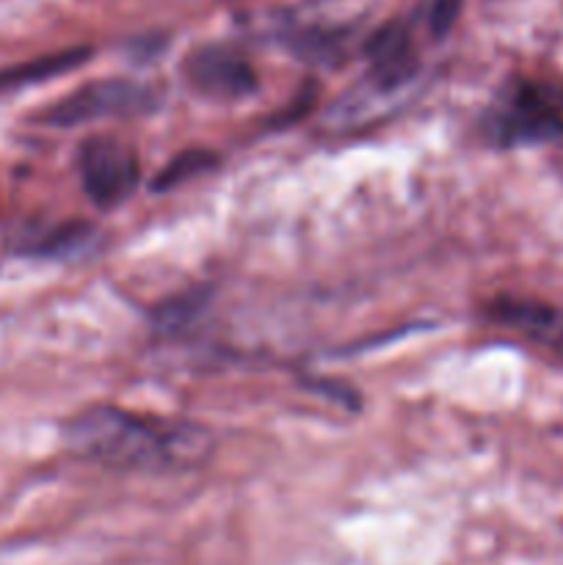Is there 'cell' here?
Masks as SVG:
<instances>
[{
	"label": "cell",
	"mask_w": 563,
	"mask_h": 565,
	"mask_svg": "<svg viewBox=\"0 0 563 565\" xmlns=\"http://www.w3.org/2000/svg\"><path fill=\"white\" fill-rule=\"evenodd\" d=\"M86 58H88L86 47H72V50H64V53L44 55V58L28 61V64H20V66H11V70L0 72V92H11V88L31 86V83L47 81V77H55V75H64V72L81 66Z\"/></svg>",
	"instance_id": "ba28073f"
},
{
	"label": "cell",
	"mask_w": 563,
	"mask_h": 565,
	"mask_svg": "<svg viewBox=\"0 0 563 565\" xmlns=\"http://www.w3.org/2000/svg\"><path fill=\"white\" fill-rule=\"evenodd\" d=\"M461 0H423V22L434 39H445L456 28Z\"/></svg>",
	"instance_id": "30bf717a"
},
{
	"label": "cell",
	"mask_w": 563,
	"mask_h": 565,
	"mask_svg": "<svg viewBox=\"0 0 563 565\" xmlns=\"http://www.w3.org/2000/svg\"><path fill=\"white\" fill-rule=\"evenodd\" d=\"M66 447L77 458L116 472H177L210 456L199 425L166 423L116 406H92L66 423Z\"/></svg>",
	"instance_id": "6da1fadb"
},
{
	"label": "cell",
	"mask_w": 563,
	"mask_h": 565,
	"mask_svg": "<svg viewBox=\"0 0 563 565\" xmlns=\"http://www.w3.org/2000/svg\"><path fill=\"white\" fill-rule=\"evenodd\" d=\"M489 318L502 329L517 331L563 356V309L555 303L502 296L489 303Z\"/></svg>",
	"instance_id": "52a82bcc"
},
{
	"label": "cell",
	"mask_w": 563,
	"mask_h": 565,
	"mask_svg": "<svg viewBox=\"0 0 563 565\" xmlns=\"http://www.w3.org/2000/svg\"><path fill=\"white\" fill-rule=\"evenodd\" d=\"M368 77L375 92L392 94L417 75V47L403 22H386L368 42Z\"/></svg>",
	"instance_id": "8992f818"
},
{
	"label": "cell",
	"mask_w": 563,
	"mask_h": 565,
	"mask_svg": "<svg viewBox=\"0 0 563 565\" xmlns=\"http://www.w3.org/2000/svg\"><path fill=\"white\" fill-rule=\"evenodd\" d=\"M215 166V154L208 149H188V152L177 154L169 166H163V171L155 180L158 191H169V188L182 185V182L193 180V177L204 174Z\"/></svg>",
	"instance_id": "9c48e42d"
},
{
	"label": "cell",
	"mask_w": 563,
	"mask_h": 565,
	"mask_svg": "<svg viewBox=\"0 0 563 565\" xmlns=\"http://www.w3.org/2000/svg\"><path fill=\"white\" fill-rule=\"evenodd\" d=\"M158 105V92L136 81H94L66 94L44 114L55 127H75L83 121L110 119V116H138Z\"/></svg>",
	"instance_id": "3957f363"
},
{
	"label": "cell",
	"mask_w": 563,
	"mask_h": 565,
	"mask_svg": "<svg viewBox=\"0 0 563 565\" xmlns=\"http://www.w3.org/2000/svg\"><path fill=\"white\" fill-rule=\"evenodd\" d=\"M77 163L83 188L97 207H116L130 199L141 177V166L130 143L114 136L86 138L81 143Z\"/></svg>",
	"instance_id": "277c9868"
},
{
	"label": "cell",
	"mask_w": 563,
	"mask_h": 565,
	"mask_svg": "<svg viewBox=\"0 0 563 565\" xmlns=\"http://www.w3.org/2000/svg\"><path fill=\"white\" fill-rule=\"evenodd\" d=\"M188 83L210 99H243L257 92V75L243 55L224 44L196 47L182 64Z\"/></svg>",
	"instance_id": "5b68a950"
},
{
	"label": "cell",
	"mask_w": 563,
	"mask_h": 565,
	"mask_svg": "<svg viewBox=\"0 0 563 565\" xmlns=\"http://www.w3.org/2000/svg\"><path fill=\"white\" fill-rule=\"evenodd\" d=\"M489 141L497 147H528L563 138L561 88L539 81H519L502 92L484 121Z\"/></svg>",
	"instance_id": "7a4b0ae2"
}]
</instances>
